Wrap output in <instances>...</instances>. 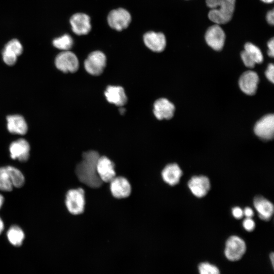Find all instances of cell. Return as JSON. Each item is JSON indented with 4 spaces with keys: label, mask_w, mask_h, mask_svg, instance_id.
Returning <instances> with one entry per match:
<instances>
[{
    "label": "cell",
    "mask_w": 274,
    "mask_h": 274,
    "mask_svg": "<svg viewBox=\"0 0 274 274\" xmlns=\"http://www.w3.org/2000/svg\"><path fill=\"white\" fill-rule=\"evenodd\" d=\"M259 82V77L254 71H248L244 72L239 79V86L245 93L254 95L257 90Z\"/></svg>",
    "instance_id": "obj_13"
},
{
    "label": "cell",
    "mask_w": 274,
    "mask_h": 274,
    "mask_svg": "<svg viewBox=\"0 0 274 274\" xmlns=\"http://www.w3.org/2000/svg\"><path fill=\"white\" fill-rule=\"evenodd\" d=\"M107 20L112 28L121 31L128 26L131 16L127 10L120 8L112 10L108 14Z\"/></svg>",
    "instance_id": "obj_5"
},
{
    "label": "cell",
    "mask_w": 274,
    "mask_h": 274,
    "mask_svg": "<svg viewBox=\"0 0 274 274\" xmlns=\"http://www.w3.org/2000/svg\"><path fill=\"white\" fill-rule=\"evenodd\" d=\"M96 170L102 182H110L116 176L114 164L106 156L99 157L97 163Z\"/></svg>",
    "instance_id": "obj_16"
},
{
    "label": "cell",
    "mask_w": 274,
    "mask_h": 274,
    "mask_svg": "<svg viewBox=\"0 0 274 274\" xmlns=\"http://www.w3.org/2000/svg\"><path fill=\"white\" fill-rule=\"evenodd\" d=\"M262 2H263L264 3L266 4H270L272 3L273 1V0H261Z\"/></svg>",
    "instance_id": "obj_38"
},
{
    "label": "cell",
    "mask_w": 274,
    "mask_h": 274,
    "mask_svg": "<svg viewBox=\"0 0 274 274\" xmlns=\"http://www.w3.org/2000/svg\"><path fill=\"white\" fill-rule=\"evenodd\" d=\"M7 128L12 133L25 134L27 131V125L24 118L19 115H9L7 117Z\"/></svg>",
    "instance_id": "obj_21"
},
{
    "label": "cell",
    "mask_w": 274,
    "mask_h": 274,
    "mask_svg": "<svg viewBox=\"0 0 274 274\" xmlns=\"http://www.w3.org/2000/svg\"><path fill=\"white\" fill-rule=\"evenodd\" d=\"M125 112V109L124 108H121L119 109V112L121 114H124Z\"/></svg>",
    "instance_id": "obj_39"
},
{
    "label": "cell",
    "mask_w": 274,
    "mask_h": 274,
    "mask_svg": "<svg viewBox=\"0 0 274 274\" xmlns=\"http://www.w3.org/2000/svg\"><path fill=\"white\" fill-rule=\"evenodd\" d=\"M241 58L246 66L250 68L254 67L256 63L249 57L244 50L241 53Z\"/></svg>",
    "instance_id": "obj_29"
},
{
    "label": "cell",
    "mask_w": 274,
    "mask_h": 274,
    "mask_svg": "<svg viewBox=\"0 0 274 274\" xmlns=\"http://www.w3.org/2000/svg\"><path fill=\"white\" fill-rule=\"evenodd\" d=\"M9 151L12 159L25 162L29 157L30 146L26 140L20 139L10 144Z\"/></svg>",
    "instance_id": "obj_12"
},
{
    "label": "cell",
    "mask_w": 274,
    "mask_h": 274,
    "mask_svg": "<svg viewBox=\"0 0 274 274\" xmlns=\"http://www.w3.org/2000/svg\"><path fill=\"white\" fill-rule=\"evenodd\" d=\"M266 19L267 22V23L271 25H273L274 22V12L273 10L272 9L271 10L269 11L266 15Z\"/></svg>",
    "instance_id": "obj_34"
},
{
    "label": "cell",
    "mask_w": 274,
    "mask_h": 274,
    "mask_svg": "<svg viewBox=\"0 0 274 274\" xmlns=\"http://www.w3.org/2000/svg\"><path fill=\"white\" fill-rule=\"evenodd\" d=\"M211 9L209 19L215 24H223L231 20L235 9V0H206Z\"/></svg>",
    "instance_id": "obj_2"
},
{
    "label": "cell",
    "mask_w": 274,
    "mask_h": 274,
    "mask_svg": "<svg viewBox=\"0 0 274 274\" xmlns=\"http://www.w3.org/2000/svg\"><path fill=\"white\" fill-rule=\"evenodd\" d=\"M9 242L14 246H21L24 239V233L22 229L17 225L10 227L7 233Z\"/></svg>",
    "instance_id": "obj_23"
},
{
    "label": "cell",
    "mask_w": 274,
    "mask_h": 274,
    "mask_svg": "<svg viewBox=\"0 0 274 274\" xmlns=\"http://www.w3.org/2000/svg\"><path fill=\"white\" fill-rule=\"evenodd\" d=\"M22 52L23 47L19 41L16 39H12L6 44L3 50V60L7 65H13Z\"/></svg>",
    "instance_id": "obj_11"
},
{
    "label": "cell",
    "mask_w": 274,
    "mask_h": 274,
    "mask_svg": "<svg viewBox=\"0 0 274 274\" xmlns=\"http://www.w3.org/2000/svg\"><path fill=\"white\" fill-rule=\"evenodd\" d=\"M254 132L262 140L272 139L274 133L273 115H266L258 121L254 126Z\"/></svg>",
    "instance_id": "obj_9"
},
{
    "label": "cell",
    "mask_w": 274,
    "mask_h": 274,
    "mask_svg": "<svg viewBox=\"0 0 274 274\" xmlns=\"http://www.w3.org/2000/svg\"><path fill=\"white\" fill-rule=\"evenodd\" d=\"M106 65V57L100 51H95L90 53L84 61L86 71L93 76L100 75Z\"/></svg>",
    "instance_id": "obj_6"
},
{
    "label": "cell",
    "mask_w": 274,
    "mask_h": 274,
    "mask_svg": "<svg viewBox=\"0 0 274 274\" xmlns=\"http://www.w3.org/2000/svg\"><path fill=\"white\" fill-rule=\"evenodd\" d=\"M205 40L207 44L212 49L220 51L224 46L225 34L219 25L215 24L207 30Z\"/></svg>",
    "instance_id": "obj_8"
},
{
    "label": "cell",
    "mask_w": 274,
    "mask_h": 274,
    "mask_svg": "<svg viewBox=\"0 0 274 274\" xmlns=\"http://www.w3.org/2000/svg\"><path fill=\"white\" fill-rule=\"evenodd\" d=\"M65 204L68 211L72 214L82 213L84 209V191L82 188L71 189L67 191Z\"/></svg>",
    "instance_id": "obj_4"
},
{
    "label": "cell",
    "mask_w": 274,
    "mask_h": 274,
    "mask_svg": "<svg viewBox=\"0 0 274 274\" xmlns=\"http://www.w3.org/2000/svg\"><path fill=\"white\" fill-rule=\"evenodd\" d=\"M99 157V154L95 151L84 152L82 161L77 165L75 169L79 181L93 188H99L103 182L96 170Z\"/></svg>",
    "instance_id": "obj_1"
},
{
    "label": "cell",
    "mask_w": 274,
    "mask_h": 274,
    "mask_svg": "<svg viewBox=\"0 0 274 274\" xmlns=\"http://www.w3.org/2000/svg\"><path fill=\"white\" fill-rule=\"evenodd\" d=\"M188 186L193 195L199 198L204 196L211 187L209 178L203 176L192 177Z\"/></svg>",
    "instance_id": "obj_15"
},
{
    "label": "cell",
    "mask_w": 274,
    "mask_h": 274,
    "mask_svg": "<svg viewBox=\"0 0 274 274\" xmlns=\"http://www.w3.org/2000/svg\"><path fill=\"white\" fill-rule=\"evenodd\" d=\"M4 201V197L0 194V209L2 208Z\"/></svg>",
    "instance_id": "obj_37"
},
{
    "label": "cell",
    "mask_w": 274,
    "mask_h": 274,
    "mask_svg": "<svg viewBox=\"0 0 274 274\" xmlns=\"http://www.w3.org/2000/svg\"><path fill=\"white\" fill-rule=\"evenodd\" d=\"M56 67L64 73H74L79 68V61L76 55L70 50L63 51L55 59Z\"/></svg>",
    "instance_id": "obj_7"
},
{
    "label": "cell",
    "mask_w": 274,
    "mask_h": 274,
    "mask_svg": "<svg viewBox=\"0 0 274 274\" xmlns=\"http://www.w3.org/2000/svg\"><path fill=\"white\" fill-rule=\"evenodd\" d=\"M200 274H220L217 267L208 262H203L198 266Z\"/></svg>",
    "instance_id": "obj_28"
},
{
    "label": "cell",
    "mask_w": 274,
    "mask_h": 274,
    "mask_svg": "<svg viewBox=\"0 0 274 274\" xmlns=\"http://www.w3.org/2000/svg\"><path fill=\"white\" fill-rule=\"evenodd\" d=\"M13 187H21L24 184L25 178L20 170L12 166H7Z\"/></svg>",
    "instance_id": "obj_25"
},
{
    "label": "cell",
    "mask_w": 274,
    "mask_h": 274,
    "mask_svg": "<svg viewBox=\"0 0 274 274\" xmlns=\"http://www.w3.org/2000/svg\"><path fill=\"white\" fill-rule=\"evenodd\" d=\"M273 257H274V255H273V253H272L270 255V260H271V263H272V266H273Z\"/></svg>",
    "instance_id": "obj_40"
},
{
    "label": "cell",
    "mask_w": 274,
    "mask_h": 274,
    "mask_svg": "<svg viewBox=\"0 0 274 274\" xmlns=\"http://www.w3.org/2000/svg\"><path fill=\"white\" fill-rule=\"evenodd\" d=\"M244 228L248 231H253L255 226L254 221L251 218H246L243 222Z\"/></svg>",
    "instance_id": "obj_30"
},
{
    "label": "cell",
    "mask_w": 274,
    "mask_h": 274,
    "mask_svg": "<svg viewBox=\"0 0 274 274\" xmlns=\"http://www.w3.org/2000/svg\"><path fill=\"white\" fill-rule=\"evenodd\" d=\"M4 228V222L3 220H2V219L0 218V234L3 232Z\"/></svg>",
    "instance_id": "obj_36"
},
{
    "label": "cell",
    "mask_w": 274,
    "mask_h": 274,
    "mask_svg": "<svg viewBox=\"0 0 274 274\" xmlns=\"http://www.w3.org/2000/svg\"><path fill=\"white\" fill-rule=\"evenodd\" d=\"M161 175L163 180L168 184L174 186L177 184L182 175V171L176 163L167 165L162 170Z\"/></svg>",
    "instance_id": "obj_22"
},
{
    "label": "cell",
    "mask_w": 274,
    "mask_h": 274,
    "mask_svg": "<svg viewBox=\"0 0 274 274\" xmlns=\"http://www.w3.org/2000/svg\"><path fill=\"white\" fill-rule=\"evenodd\" d=\"M143 40L145 45L154 52H162L166 46L165 37L161 32H147L144 35Z\"/></svg>",
    "instance_id": "obj_14"
},
{
    "label": "cell",
    "mask_w": 274,
    "mask_h": 274,
    "mask_svg": "<svg viewBox=\"0 0 274 274\" xmlns=\"http://www.w3.org/2000/svg\"><path fill=\"white\" fill-rule=\"evenodd\" d=\"M273 73V64L272 63H270L268 65L265 74L267 79L272 83H273L274 81Z\"/></svg>",
    "instance_id": "obj_31"
},
{
    "label": "cell",
    "mask_w": 274,
    "mask_h": 274,
    "mask_svg": "<svg viewBox=\"0 0 274 274\" xmlns=\"http://www.w3.org/2000/svg\"><path fill=\"white\" fill-rule=\"evenodd\" d=\"M70 22L73 31L77 35L88 34L91 29L90 18L86 14L77 13L73 15Z\"/></svg>",
    "instance_id": "obj_10"
},
{
    "label": "cell",
    "mask_w": 274,
    "mask_h": 274,
    "mask_svg": "<svg viewBox=\"0 0 274 274\" xmlns=\"http://www.w3.org/2000/svg\"><path fill=\"white\" fill-rule=\"evenodd\" d=\"M105 95L109 102L118 106H124L127 101L124 89L119 86H108Z\"/></svg>",
    "instance_id": "obj_20"
},
{
    "label": "cell",
    "mask_w": 274,
    "mask_h": 274,
    "mask_svg": "<svg viewBox=\"0 0 274 274\" xmlns=\"http://www.w3.org/2000/svg\"><path fill=\"white\" fill-rule=\"evenodd\" d=\"M175 106L168 99L161 98L155 101L153 112L158 120L169 119L174 116Z\"/></svg>",
    "instance_id": "obj_18"
},
{
    "label": "cell",
    "mask_w": 274,
    "mask_h": 274,
    "mask_svg": "<svg viewBox=\"0 0 274 274\" xmlns=\"http://www.w3.org/2000/svg\"><path fill=\"white\" fill-rule=\"evenodd\" d=\"M274 40L273 38H272L267 43V47H268V55L269 56L271 57H273L274 54Z\"/></svg>",
    "instance_id": "obj_33"
},
{
    "label": "cell",
    "mask_w": 274,
    "mask_h": 274,
    "mask_svg": "<svg viewBox=\"0 0 274 274\" xmlns=\"http://www.w3.org/2000/svg\"><path fill=\"white\" fill-rule=\"evenodd\" d=\"M232 213L233 217L237 219L242 218L244 215L243 210L238 207H234L232 209Z\"/></svg>",
    "instance_id": "obj_32"
},
{
    "label": "cell",
    "mask_w": 274,
    "mask_h": 274,
    "mask_svg": "<svg viewBox=\"0 0 274 274\" xmlns=\"http://www.w3.org/2000/svg\"><path fill=\"white\" fill-rule=\"evenodd\" d=\"M11 178L6 166L0 167V190L11 191L13 189Z\"/></svg>",
    "instance_id": "obj_27"
},
{
    "label": "cell",
    "mask_w": 274,
    "mask_h": 274,
    "mask_svg": "<svg viewBox=\"0 0 274 274\" xmlns=\"http://www.w3.org/2000/svg\"><path fill=\"white\" fill-rule=\"evenodd\" d=\"M53 45L56 48L63 51L69 50L73 45V39L68 34L55 38L52 42Z\"/></svg>",
    "instance_id": "obj_26"
},
{
    "label": "cell",
    "mask_w": 274,
    "mask_h": 274,
    "mask_svg": "<svg viewBox=\"0 0 274 274\" xmlns=\"http://www.w3.org/2000/svg\"><path fill=\"white\" fill-rule=\"evenodd\" d=\"M244 51L249 57L255 63H260L263 57L260 49L251 43H247L244 46Z\"/></svg>",
    "instance_id": "obj_24"
},
{
    "label": "cell",
    "mask_w": 274,
    "mask_h": 274,
    "mask_svg": "<svg viewBox=\"0 0 274 274\" xmlns=\"http://www.w3.org/2000/svg\"><path fill=\"white\" fill-rule=\"evenodd\" d=\"M110 189L113 196L117 198L127 197L131 192L129 182L122 177H115L110 182Z\"/></svg>",
    "instance_id": "obj_17"
},
{
    "label": "cell",
    "mask_w": 274,
    "mask_h": 274,
    "mask_svg": "<svg viewBox=\"0 0 274 274\" xmlns=\"http://www.w3.org/2000/svg\"><path fill=\"white\" fill-rule=\"evenodd\" d=\"M243 214L247 218H252L254 215L253 210L249 207H246L244 209Z\"/></svg>",
    "instance_id": "obj_35"
},
{
    "label": "cell",
    "mask_w": 274,
    "mask_h": 274,
    "mask_svg": "<svg viewBox=\"0 0 274 274\" xmlns=\"http://www.w3.org/2000/svg\"><path fill=\"white\" fill-rule=\"evenodd\" d=\"M253 204L258 213L259 218L264 221H268L273 213L272 203L261 196H257L254 199Z\"/></svg>",
    "instance_id": "obj_19"
},
{
    "label": "cell",
    "mask_w": 274,
    "mask_h": 274,
    "mask_svg": "<svg viewBox=\"0 0 274 274\" xmlns=\"http://www.w3.org/2000/svg\"><path fill=\"white\" fill-rule=\"evenodd\" d=\"M246 251V245L243 239L235 235L229 237L226 242L225 255L230 261L239 260Z\"/></svg>",
    "instance_id": "obj_3"
}]
</instances>
